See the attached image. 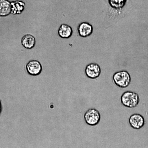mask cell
<instances>
[{"mask_svg": "<svg viewBox=\"0 0 148 148\" xmlns=\"http://www.w3.org/2000/svg\"><path fill=\"white\" fill-rule=\"evenodd\" d=\"M11 13V2L8 0H0V16L6 17Z\"/></svg>", "mask_w": 148, "mask_h": 148, "instance_id": "30bf717a", "label": "cell"}, {"mask_svg": "<svg viewBox=\"0 0 148 148\" xmlns=\"http://www.w3.org/2000/svg\"><path fill=\"white\" fill-rule=\"evenodd\" d=\"M140 100L138 93L132 91H126L123 93L121 97V101L122 105L130 108L137 107L140 103Z\"/></svg>", "mask_w": 148, "mask_h": 148, "instance_id": "6da1fadb", "label": "cell"}, {"mask_svg": "<svg viewBox=\"0 0 148 148\" xmlns=\"http://www.w3.org/2000/svg\"><path fill=\"white\" fill-rule=\"evenodd\" d=\"M11 14L13 15L20 14L25 9V3L21 1H16L11 2Z\"/></svg>", "mask_w": 148, "mask_h": 148, "instance_id": "8fae6325", "label": "cell"}, {"mask_svg": "<svg viewBox=\"0 0 148 148\" xmlns=\"http://www.w3.org/2000/svg\"><path fill=\"white\" fill-rule=\"evenodd\" d=\"M129 122L133 129L139 130L142 128L145 124V119L143 116L139 114L132 115L130 117Z\"/></svg>", "mask_w": 148, "mask_h": 148, "instance_id": "8992f818", "label": "cell"}, {"mask_svg": "<svg viewBox=\"0 0 148 148\" xmlns=\"http://www.w3.org/2000/svg\"><path fill=\"white\" fill-rule=\"evenodd\" d=\"M22 45L27 49H31L35 47L36 40L35 37L30 34H27L22 37L21 40Z\"/></svg>", "mask_w": 148, "mask_h": 148, "instance_id": "9c48e42d", "label": "cell"}, {"mask_svg": "<svg viewBox=\"0 0 148 148\" xmlns=\"http://www.w3.org/2000/svg\"><path fill=\"white\" fill-rule=\"evenodd\" d=\"M127 0H108L111 8L116 10H121L124 7Z\"/></svg>", "mask_w": 148, "mask_h": 148, "instance_id": "7c38bea8", "label": "cell"}, {"mask_svg": "<svg viewBox=\"0 0 148 148\" xmlns=\"http://www.w3.org/2000/svg\"><path fill=\"white\" fill-rule=\"evenodd\" d=\"M101 68L96 63H91L87 65L85 69V73L88 77L91 79L97 78L101 75Z\"/></svg>", "mask_w": 148, "mask_h": 148, "instance_id": "5b68a950", "label": "cell"}, {"mask_svg": "<svg viewBox=\"0 0 148 148\" xmlns=\"http://www.w3.org/2000/svg\"><path fill=\"white\" fill-rule=\"evenodd\" d=\"M26 69L29 75L32 76H37L42 72V65L38 61L30 60L26 65Z\"/></svg>", "mask_w": 148, "mask_h": 148, "instance_id": "277c9868", "label": "cell"}, {"mask_svg": "<svg viewBox=\"0 0 148 148\" xmlns=\"http://www.w3.org/2000/svg\"><path fill=\"white\" fill-rule=\"evenodd\" d=\"M84 119L86 124L90 126H95L100 122L101 115L99 111L95 109H90L84 114Z\"/></svg>", "mask_w": 148, "mask_h": 148, "instance_id": "3957f363", "label": "cell"}, {"mask_svg": "<svg viewBox=\"0 0 148 148\" xmlns=\"http://www.w3.org/2000/svg\"><path fill=\"white\" fill-rule=\"evenodd\" d=\"M93 28L92 25L88 22H83L80 23L77 27V32L81 37L87 38L92 34Z\"/></svg>", "mask_w": 148, "mask_h": 148, "instance_id": "52a82bcc", "label": "cell"}, {"mask_svg": "<svg viewBox=\"0 0 148 148\" xmlns=\"http://www.w3.org/2000/svg\"><path fill=\"white\" fill-rule=\"evenodd\" d=\"M113 80L115 84L121 88H125L129 86L131 82L130 74L126 71L116 72L114 74Z\"/></svg>", "mask_w": 148, "mask_h": 148, "instance_id": "7a4b0ae2", "label": "cell"}, {"mask_svg": "<svg viewBox=\"0 0 148 148\" xmlns=\"http://www.w3.org/2000/svg\"><path fill=\"white\" fill-rule=\"evenodd\" d=\"M73 34V29L67 24H61L58 29V36L63 39H68L72 36Z\"/></svg>", "mask_w": 148, "mask_h": 148, "instance_id": "ba28073f", "label": "cell"}]
</instances>
